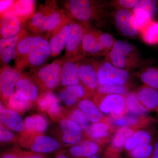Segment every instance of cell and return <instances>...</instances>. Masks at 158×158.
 I'll return each instance as SVG.
<instances>
[{
	"label": "cell",
	"mask_w": 158,
	"mask_h": 158,
	"mask_svg": "<svg viewBox=\"0 0 158 158\" xmlns=\"http://www.w3.org/2000/svg\"><path fill=\"white\" fill-rule=\"evenodd\" d=\"M96 68L99 85H130L131 75L128 71L118 68L106 60H93Z\"/></svg>",
	"instance_id": "obj_7"
},
{
	"label": "cell",
	"mask_w": 158,
	"mask_h": 158,
	"mask_svg": "<svg viewBox=\"0 0 158 158\" xmlns=\"http://www.w3.org/2000/svg\"><path fill=\"white\" fill-rule=\"evenodd\" d=\"M151 158H158V130L155 140L153 152Z\"/></svg>",
	"instance_id": "obj_48"
},
{
	"label": "cell",
	"mask_w": 158,
	"mask_h": 158,
	"mask_svg": "<svg viewBox=\"0 0 158 158\" xmlns=\"http://www.w3.org/2000/svg\"><path fill=\"white\" fill-rule=\"evenodd\" d=\"M1 123L11 131L20 134L25 133L24 122L20 114L10 109L5 108L0 113Z\"/></svg>",
	"instance_id": "obj_26"
},
{
	"label": "cell",
	"mask_w": 158,
	"mask_h": 158,
	"mask_svg": "<svg viewBox=\"0 0 158 158\" xmlns=\"http://www.w3.org/2000/svg\"><path fill=\"white\" fill-rule=\"evenodd\" d=\"M33 103L15 91L7 102L9 109L14 110L20 114H24L33 106Z\"/></svg>",
	"instance_id": "obj_32"
},
{
	"label": "cell",
	"mask_w": 158,
	"mask_h": 158,
	"mask_svg": "<svg viewBox=\"0 0 158 158\" xmlns=\"http://www.w3.org/2000/svg\"><path fill=\"white\" fill-rule=\"evenodd\" d=\"M98 34L101 44L107 54L112 50L116 40L111 34L103 33L99 30Z\"/></svg>",
	"instance_id": "obj_39"
},
{
	"label": "cell",
	"mask_w": 158,
	"mask_h": 158,
	"mask_svg": "<svg viewBox=\"0 0 158 158\" xmlns=\"http://www.w3.org/2000/svg\"><path fill=\"white\" fill-rule=\"evenodd\" d=\"M16 139V137L11 130L1 123L0 129V141L1 143H7L12 142Z\"/></svg>",
	"instance_id": "obj_43"
},
{
	"label": "cell",
	"mask_w": 158,
	"mask_h": 158,
	"mask_svg": "<svg viewBox=\"0 0 158 158\" xmlns=\"http://www.w3.org/2000/svg\"><path fill=\"white\" fill-rule=\"evenodd\" d=\"M125 98L127 113L134 115H144L149 113L138 101L134 91H130Z\"/></svg>",
	"instance_id": "obj_34"
},
{
	"label": "cell",
	"mask_w": 158,
	"mask_h": 158,
	"mask_svg": "<svg viewBox=\"0 0 158 158\" xmlns=\"http://www.w3.org/2000/svg\"><path fill=\"white\" fill-rule=\"evenodd\" d=\"M133 11L135 27L141 33L152 20V18L148 12L143 9L134 8Z\"/></svg>",
	"instance_id": "obj_35"
},
{
	"label": "cell",
	"mask_w": 158,
	"mask_h": 158,
	"mask_svg": "<svg viewBox=\"0 0 158 158\" xmlns=\"http://www.w3.org/2000/svg\"><path fill=\"white\" fill-rule=\"evenodd\" d=\"M85 58L79 56L65 58L61 71V84L63 87L80 84L79 78V63Z\"/></svg>",
	"instance_id": "obj_18"
},
{
	"label": "cell",
	"mask_w": 158,
	"mask_h": 158,
	"mask_svg": "<svg viewBox=\"0 0 158 158\" xmlns=\"http://www.w3.org/2000/svg\"><path fill=\"white\" fill-rule=\"evenodd\" d=\"M131 86L114 85H99L96 94H116L126 96L129 93Z\"/></svg>",
	"instance_id": "obj_37"
},
{
	"label": "cell",
	"mask_w": 158,
	"mask_h": 158,
	"mask_svg": "<svg viewBox=\"0 0 158 158\" xmlns=\"http://www.w3.org/2000/svg\"><path fill=\"white\" fill-rule=\"evenodd\" d=\"M65 59L54 61L34 70L31 75L40 94L52 91L61 83V71Z\"/></svg>",
	"instance_id": "obj_5"
},
{
	"label": "cell",
	"mask_w": 158,
	"mask_h": 158,
	"mask_svg": "<svg viewBox=\"0 0 158 158\" xmlns=\"http://www.w3.org/2000/svg\"><path fill=\"white\" fill-rule=\"evenodd\" d=\"M92 99L102 113L110 118H118L127 113L125 96L96 94Z\"/></svg>",
	"instance_id": "obj_8"
},
{
	"label": "cell",
	"mask_w": 158,
	"mask_h": 158,
	"mask_svg": "<svg viewBox=\"0 0 158 158\" xmlns=\"http://www.w3.org/2000/svg\"><path fill=\"white\" fill-rule=\"evenodd\" d=\"M22 23L17 14L12 10L1 14V38L13 37L21 31Z\"/></svg>",
	"instance_id": "obj_21"
},
{
	"label": "cell",
	"mask_w": 158,
	"mask_h": 158,
	"mask_svg": "<svg viewBox=\"0 0 158 158\" xmlns=\"http://www.w3.org/2000/svg\"><path fill=\"white\" fill-rule=\"evenodd\" d=\"M105 145L88 139L69 147L67 155L70 158H83L100 155Z\"/></svg>",
	"instance_id": "obj_16"
},
{
	"label": "cell",
	"mask_w": 158,
	"mask_h": 158,
	"mask_svg": "<svg viewBox=\"0 0 158 158\" xmlns=\"http://www.w3.org/2000/svg\"><path fill=\"white\" fill-rule=\"evenodd\" d=\"M102 158H121L120 152L114 150L110 147H107L105 149Z\"/></svg>",
	"instance_id": "obj_46"
},
{
	"label": "cell",
	"mask_w": 158,
	"mask_h": 158,
	"mask_svg": "<svg viewBox=\"0 0 158 158\" xmlns=\"http://www.w3.org/2000/svg\"><path fill=\"white\" fill-rule=\"evenodd\" d=\"M79 78L80 84L92 98L99 86L97 72L93 60L84 58L81 60L79 63Z\"/></svg>",
	"instance_id": "obj_11"
},
{
	"label": "cell",
	"mask_w": 158,
	"mask_h": 158,
	"mask_svg": "<svg viewBox=\"0 0 158 158\" xmlns=\"http://www.w3.org/2000/svg\"><path fill=\"white\" fill-rule=\"evenodd\" d=\"M116 131L110 121L102 122L91 123L86 134L88 139L105 145L109 144Z\"/></svg>",
	"instance_id": "obj_19"
},
{
	"label": "cell",
	"mask_w": 158,
	"mask_h": 158,
	"mask_svg": "<svg viewBox=\"0 0 158 158\" xmlns=\"http://www.w3.org/2000/svg\"><path fill=\"white\" fill-rule=\"evenodd\" d=\"M64 116L77 124L86 134L90 126V122L77 106L64 110Z\"/></svg>",
	"instance_id": "obj_31"
},
{
	"label": "cell",
	"mask_w": 158,
	"mask_h": 158,
	"mask_svg": "<svg viewBox=\"0 0 158 158\" xmlns=\"http://www.w3.org/2000/svg\"><path fill=\"white\" fill-rule=\"evenodd\" d=\"M24 122L25 132L32 135H43L48 127V123L47 119L39 114L27 116Z\"/></svg>",
	"instance_id": "obj_28"
},
{
	"label": "cell",
	"mask_w": 158,
	"mask_h": 158,
	"mask_svg": "<svg viewBox=\"0 0 158 158\" xmlns=\"http://www.w3.org/2000/svg\"><path fill=\"white\" fill-rule=\"evenodd\" d=\"M83 158H102V156H101L100 155H99L92 156L88 157Z\"/></svg>",
	"instance_id": "obj_50"
},
{
	"label": "cell",
	"mask_w": 158,
	"mask_h": 158,
	"mask_svg": "<svg viewBox=\"0 0 158 158\" xmlns=\"http://www.w3.org/2000/svg\"><path fill=\"white\" fill-rule=\"evenodd\" d=\"M20 151L19 148L2 152L0 158H21Z\"/></svg>",
	"instance_id": "obj_45"
},
{
	"label": "cell",
	"mask_w": 158,
	"mask_h": 158,
	"mask_svg": "<svg viewBox=\"0 0 158 158\" xmlns=\"http://www.w3.org/2000/svg\"><path fill=\"white\" fill-rule=\"evenodd\" d=\"M69 19L56 2H48L29 19L27 27L35 34L46 33L50 36Z\"/></svg>",
	"instance_id": "obj_2"
},
{
	"label": "cell",
	"mask_w": 158,
	"mask_h": 158,
	"mask_svg": "<svg viewBox=\"0 0 158 158\" xmlns=\"http://www.w3.org/2000/svg\"><path fill=\"white\" fill-rule=\"evenodd\" d=\"M110 122L114 128L129 127L136 130L141 129L154 124L156 119L148 114L134 115L127 114L118 118H110Z\"/></svg>",
	"instance_id": "obj_14"
},
{
	"label": "cell",
	"mask_w": 158,
	"mask_h": 158,
	"mask_svg": "<svg viewBox=\"0 0 158 158\" xmlns=\"http://www.w3.org/2000/svg\"><path fill=\"white\" fill-rule=\"evenodd\" d=\"M60 102L58 97L51 91L40 94L37 103L40 110L48 114L53 120L57 121L64 117V110Z\"/></svg>",
	"instance_id": "obj_15"
},
{
	"label": "cell",
	"mask_w": 158,
	"mask_h": 158,
	"mask_svg": "<svg viewBox=\"0 0 158 158\" xmlns=\"http://www.w3.org/2000/svg\"><path fill=\"white\" fill-rule=\"evenodd\" d=\"M58 97L59 101L68 108L76 106L82 99L92 98L81 84L64 87L59 92Z\"/></svg>",
	"instance_id": "obj_17"
},
{
	"label": "cell",
	"mask_w": 158,
	"mask_h": 158,
	"mask_svg": "<svg viewBox=\"0 0 158 158\" xmlns=\"http://www.w3.org/2000/svg\"><path fill=\"white\" fill-rule=\"evenodd\" d=\"M135 8H139L147 11L153 18L156 14L158 10L156 1L153 0H139Z\"/></svg>",
	"instance_id": "obj_40"
},
{
	"label": "cell",
	"mask_w": 158,
	"mask_h": 158,
	"mask_svg": "<svg viewBox=\"0 0 158 158\" xmlns=\"http://www.w3.org/2000/svg\"><path fill=\"white\" fill-rule=\"evenodd\" d=\"M138 101L148 111L158 112V90L146 85L138 87L134 90Z\"/></svg>",
	"instance_id": "obj_24"
},
{
	"label": "cell",
	"mask_w": 158,
	"mask_h": 158,
	"mask_svg": "<svg viewBox=\"0 0 158 158\" xmlns=\"http://www.w3.org/2000/svg\"><path fill=\"white\" fill-rule=\"evenodd\" d=\"M59 121L58 140L62 145L70 147L88 139L84 131L73 121L64 116Z\"/></svg>",
	"instance_id": "obj_9"
},
{
	"label": "cell",
	"mask_w": 158,
	"mask_h": 158,
	"mask_svg": "<svg viewBox=\"0 0 158 158\" xmlns=\"http://www.w3.org/2000/svg\"><path fill=\"white\" fill-rule=\"evenodd\" d=\"M157 114H158V118H157V121L158 123V112H157Z\"/></svg>",
	"instance_id": "obj_51"
},
{
	"label": "cell",
	"mask_w": 158,
	"mask_h": 158,
	"mask_svg": "<svg viewBox=\"0 0 158 158\" xmlns=\"http://www.w3.org/2000/svg\"><path fill=\"white\" fill-rule=\"evenodd\" d=\"M52 56L47 40L39 36H27L17 47L15 68L22 71L25 67H40Z\"/></svg>",
	"instance_id": "obj_1"
},
{
	"label": "cell",
	"mask_w": 158,
	"mask_h": 158,
	"mask_svg": "<svg viewBox=\"0 0 158 158\" xmlns=\"http://www.w3.org/2000/svg\"><path fill=\"white\" fill-rule=\"evenodd\" d=\"M157 131L154 124L137 130L126 141L123 150L127 152L140 145L154 143Z\"/></svg>",
	"instance_id": "obj_20"
},
{
	"label": "cell",
	"mask_w": 158,
	"mask_h": 158,
	"mask_svg": "<svg viewBox=\"0 0 158 158\" xmlns=\"http://www.w3.org/2000/svg\"><path fill=\"white\" fill-rule=\"evenodd\" d=\"M15 91L33 103L37 102L40 95L39 88L33 77L27 73L23 74L16 84Z\"/></svg>",
	"instance_id": "obj_23"
},
{
	"label": "cell",
	"mask_w": 158,
	"mask_h": 158,
	"mask_svg": "<svg viewBox=\"0 0 158 158\" xmlns=\"http://www.w3.org/2000/svg\"><path fill=\"white\" fill-rule=\"evenodd\" d=\"M35 6V1L20 0L15 1L11 10L17 14L23 24L31 18L34 14Z\"/></svg>",
	"instance_id": "obj_30"
},
{
	"label": "cell",
	"mask_w": 158,
	"mask_h": 158,
	"mask_svg": "<svg viewBox=\"0 0 158 158\" xmlns=\"http://www.w3.org/2000/svg\"><path fill=\"white\" fill-rule=\"evenodd\" d=\"M154 142L143 144L127 152V158H151L153 152Z\"/></svg>",
	"instance_id": "obj_38"
},
{
	"label": "cell",
	"mask_w": 158,
	"mask_h": 158,
	"mask_svg": "<svg viewBox=\"0 0 158 158\" xmlns=\"http://www.w3.org/2000/svg\"><path fill=\"white\" fill-rule=\"evenodd\" d=\"M139 2V0H115L111 1V5L117 10L120 9L133 10Z\"/></svg>",
	"instance_id": "obj_42"
},
{
	"label": "cell",
	"mask_w": 158,
	"mask_h": 158,
	"mask_svg": "<svg viewBox=\"0 0 158 158\" xmlns=\"http://www.w3.org/2000/svg\"><path fill=\"white\" fill-rule=\"evenodd\" d=\"M114 19L116 27L125 36L135 37L139 34L134 25V12L132 10H117L114 14Z\"/></svg>",
	"instance_id": "obj_22"
},
{
	"label": "cell",
	"mask_w": 158,
	"mask_h": 158,
	"mask_svg": "<svg viewBox=\"0 0 158 158\" xmlns=\"http://www.w3.org/2000/svg\"><path fill=\"white\" fill-rule=\"evenodd\" d=\"M70 19L59 29L50 35L48 43L52 51V56H59L65 48L69 32Z\"/></svg>",
	"instance_id": "obj_25"
},
{
	"label": "cell",
	"mask_w": 158,
	"mask_h": 158,
	"mask_svg": "<svg viewBox=\"0 0 158 158\" xmlns=\"http://www.w3.org/2000/svg\"><path fill=\"white\" fill-rule=\"evenodd\" d=\"M15 1H1V14L11 10Z\"/></svg>",
	"instance_id": "obj_47"
},
{
	"label": "cell",
	"mask_w": 158,
	"mask_h": 158,
	"mask_svg": "<svg viewBox=\"0 0 158 158\" xmlns=\"http://www.w3.org/2000/svg\"><path fill=\"white\" fill-rule=\"evenodd\" d=\"M85 23L70 19L69 34L65 47V58L83 57L82 45L85 34Z\"/></svg>",
	"instance_id": "obj_10"
},
{
	"label": "cell",
	"mask_w": 158,
	"mask_h": 158,
	"mask_svg": "<svg viewBox=\"0 0 158 158\" xmlns=\"http://www.w3.org/2000/svg\"><path fill=\"white\" fill-rule=\"evenodd\" d=\"M85 34L82 45L83 57L106 56V53L99 38L98 30L93 28L89 25L85 23Z\"/></svg>",
	"instance_id": "obj_12"
},
{
	"label": "cell",
	"mask_w": 158,
	"mask_h": 158,
	"mask_svg": "<svg viewBox=\"0 0 158 158\" xmlns=\"http://www.w3.org/2000/svg\"><path fill=\"white\" fill-rule=\"evenodd\" d=\"M137 77L146 85L158 90V67H149L138 72Z\"/></svg>",
	"instance_id": "obj_33"
},
{
	"label": "cell",
	"mask_w": 158,
	"mask_h": 158,
	"mask_svg": "<svg viewBox=\"0 0 158 158\" xmlns=\"http://www.w3.org/2000/svg\"><path fill=\"white\" fill-rule=\"evenodd\" d=\"M140 34L143 41L147 44H158V22L152 21Z\"/></svg>",
	"instance_id": "obj_36"
},
{
	"label": "cell",
	"mask_w": 158,
	"mask_h": 158,
	"mask_svg": "<svg viewBox=\"0 0 158 158\" xmlns=\"http://www.w3.org/2000/svg\"><path fill=\"white\" fill-rule=\"evenodd\" d=\"M17 52V47H7L0 49L1 61L5 64H7L15 59Z\"/></svg>",
	"instance_id": "obj_41"
},
{
	"label": "cell",
	"mask_w": 158,
	"mask_h": 158,
	"mask_svg": "<svg viewBox=\"0 0 158 158\" xmlns=\"http://www.w3.org/2000/svg\"><path fill=\"white\" fill-rule=\"evenodd\" d=\"M77 106L84 113L91 123L110 121L109 117L102 113L91 98L81 100L79 102Z\"/></svg>",
	"instance_id": "obj_27"
},
{
	"label": "cell",
	"mask_w": 158,
	"mask_h": 158,
	"mask_svg": "<svg viewBox=\"0 0 158 158\" xmlns=\"http://www.w3.org/2000/svg\"><path fill=\"white\" fill-rule=\"evenodd\" d=\"M65 12L70 19L91 26L101 23L106 11L103 2L91 0H70L65 2Z\"/></svg>",
	"instance_id": "obj_3"
},
{
	"label": "cell",
	"mask_w": 158,
	"mask_h": 158,
	"mask_svg": "<svg viewBox=\"0 0 158 158\" xmlns=\"http://www.w3.org/2000/svg\"><path fill=\"white\" fill-rule=\"evenodd\" d=\"M23 73L22 71L6 65L1 69L0 73V92L1 98L7 102L14 93L15 86Z\"/></svg>",
	"instance_id": "obj_13"
},
{
	"label": "cell",
	"mask_w": 158,
	"mask_h": 158,
	"mask_svg": "<svg viewBox=\"0 0 158 158\" xmlns=\"http://www.w3.org/2000/svg\"><path fill=\"white\" fill-rule=\"evenodd\" d=\"M21 158H49L47 155L30 151H23L21 150Z\"/></svg>",
	"instance_id": "obj_44"
},
{
	"label": "cell",
	"mask_w": 158,
	"mask_h": 158,
	"mask_svg": "<svg viewBox=\"0 0 158 158\" xmlns=\"http://www.w3.org/2000/svg\"><path fill=\"white\" fill-rule=\"evenodd\" d=\"M138 130L129 127L117 129L112 137L108 146L112 149L121 152L124 148L125 144L129 138Z\"/></svg>",
	"instance_id": "obj_29"
},
{
	"label": "cell",
	"mask_w": 158,
	"mask_h": 158,
	"mask_svg": "<svg viewBox=\"0 0 158 158\" xmlns=\"http://www.w3.org/2000/svg\"><path fill=\"white\" fill-rule=\"evenodd\" d=\"M55 158H70L67 155L66 151L61 150L57 153Z\"/></svg>",
	"instance_id": "obj_49"
},
{
	"label": "cell",
	"mask_w": 158,
	"mask_h": 158,
	"mask_svg": "<svg viewBox=\"0 0 158 158\" xmlns=\"http://www.w3.org/2000/svg\"><path fill=\"white\" fill-rule=\"evenodd\" d=\"M105 60L118 68L127 70L137 68L140 63L136 48L122 40H116L112 50L105 56Z\"/></svg>",
	"instance_id": "obj_4"
},
{
	"label": "cell",
	"mask_w": 158,
	"mask_h": 158,
	"mask_svg": "<svg viewBox=\"0 0 158 158\" xmlns=\"http://www.w3.org/2000/svg\"><path fill=\"white\" fill-rule=\"evenodd\" d=\"M18 141L20 146L30 151L47 155L57 153L61 151L62 147L58 140L44 135H32L25 132L20 134Z\"/></svg>",
	"instance_id": "obj_6"
}]
</instances>
